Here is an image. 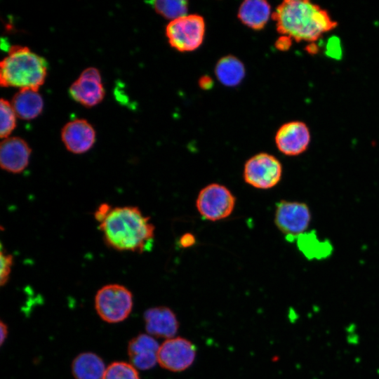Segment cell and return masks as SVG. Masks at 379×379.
I'll list each match as a JSON object with an SVG mask.
<instances>
[{
    "mask_svg": "<svg viewBox=\"0 0 379 379\" xmlns=\"http://www.w3.org/2000/svg\"><path fill=\"white\" fill-rule=\"evenodd\" d=\"M0 136L5 139L9 137L15 128L17 115L11 102L3 98L0 101Z\"/></svg>",
    "mask_w": 379,
    "mask_h": 379,
    "instance_id": "cell-23",
    "label": "cell"
},
{
    "mask_svg": "<svg viewBox=\"0 0 379 379\" xmlns=\"http://www.w3.org/2000/svg\"><path fill=\"white\" fill-rule=\"evenodd\" d=\"M145 329L153 337L173 338L178 329V321L171 310L165 307L149 308L144 314Z\"/></svg>",
    "mask_w": 379,
    "mask_h": 379,
    "instance_id": "cell-15",
    "label": "cell"
},
{
    "mask_svg": "<svg viewBox=\"0 0 379 379\" xmlns=\"http://www.w3.org/2000/svg\"><path fill=\"white\" fill-rule=\"evenodd\" d=\"M111 208L112 206L108 204L103 203L100 204L94 213L95 220L100 222L106 217Z\"/></svg>",
    "mask_w": 379,
    "mask_h": 379,
    "instance_id": "cell-27",
    "label": "cell"
},
{
    "mask_svg": "<svg viewBox=\"0 0 379 379\" xmlns=\"http://www.w3.org/2000/svg\"><path fill=\"white\" fill-rule=\"evenodd\" d=\"M307 51L310 53L315 54L318 51L317 46L314 43H310L307 47Z\"/></svg>",
    "mask_w": 379,
    "mask_h": 379,
    "instance_id": "cell-31",
    "label": "cell"
},
{
    "mask_svg": "<svg viewBox=\"0 0 379 379\" xmlns=\"http://www.w3.org/2000/svg\"><path fill=\"white\" fill-rule=\"evenodd\" d=\"M277 31L296 41L314 43L337 23L319 5L305 0H286L272 14Z\"/></svg>",
    "mask_w": 379,
    "mask_h": 379,
    "instance_id": "cell-2",
    "label": "cell"
},
{
    "mask_svg": "<svg viewBox=\"0 0 379 379\" xmlns=\"http://www.w3.org/2000/svg\"><path fill=\"white\" fill-rule=\"evenodd\" d=\"M11 105L18 117L31 120L42 112L44 100L39 91L22 88L13 97Z\"/></svg>",
    "mask_w": 379,
    "mask_h": 379,
    "instance_id": "cell-17",
    "label": "cell"
},
{
    "mask_svg": "<svg viewBox=\"0 0 379 379\" xmlns=\"http://www.w3.org/2000/svg\"><path fill=\"white\" fill-rule=\"evenodd\" d=\"M0 329H1V345H2L5 340L6 339L7 335H8V326L3 321H1L0 324Z\"/></svg>",
    "mask_w": 379,
    "mask_h": 379,
    "instance_id": "cell-30",
    "label": "cell"
},
{
    "mask_svg": "<svg viewBox=\"0 0 379 379\" xmlns=\"http://www.w3.org/2000/svg\"><path fill=\"white\" fill-rule=\"evenodd\" d=\"M205 21L201 15L187 14L168 22L166 36L171 47L180 52L192 51L202 44Z\"/></svg>",
    "mask_w": 379,
    "mask_h": 379,
    "instance_id": "cell-5",
    "label": "cell"
},
{
    "mask_svg": "<svg viewBox=\"0 0 379 379\" xmlns=\"http://www.w3.org/2000/svg\"><path fill=\"white\" fill-rule=\"evenodd\" d=\"M199 85L201 89L209 90L213 86V81L211 77L204 75L199 79Z\"/></svg>",
    "mask_w": 379,
    "mask_h": 379,
    "instance_id": "cell-29",
    "label": "cell"
},
{
    "mask_svg": "<svg viewBox=\"0 0 379 379\" xmlns=\"http://www.w3.org/2000/svg\"><path fill=\"white\" fill-rule=\"evenodd\" d=\"M61 139L66 149L77 154L90 150L95 144L96 133L86 119H77L67 122L61 130Z\"/></svg>",
    "mask_w": 379,
    "mask_h": 379,
    "instance_id": "cell-12",
    "label": "cell"
},
{
    "mask_svg": "<svg viewBox=\"0 0 379 379\" xmlns=\"http://www.w3.org/2000/svg\"><path fill=\"white\" fill-rule=\"evenodd\" d=\"M105 369L103 360L93 352L78 354L72 364L75 379H102Z\"/></svg>",
    "mask_w": 379,
    "mask_h": 379,
    "instance_id": "cell-18",
    "label": "cell"
},
{
    "mask_svg": "<svg viewBox=\"0 0 379 379\" xmlns=\"http://www.w3.org/2000/svg\"><path fill=\"white\" fill-rule=\"evenodd\" d=\"M32 153L28 143L20 137H8L0 145V165L11 173H20L27 167Z\"/></svg>",
    "mask_w": 379,
    "mask_h": 379,
    "instance_id": "cell-13",
    "label": "cell"
},
{
    "mask_svg": "<svg viewBox=\"0 0 379 379\" xmlns=\"http://www.w3.org/2000/svg\"><path fill=\"white\" fill-rule=\"evenodd\" d=\"M326 54L333 58L338 59L341 57L342 49L340 41L336 37L331 38L326 45Z\"/></svg>",
    "mask_w": 379,
    "mask_h": 379,
    "instance_id": "cell-25",
    "label": "cell"
},
{
    "mask_svg": "<svg viewBox=\"0 0 379 379\" xmlns=\"http://www.w3.org/2000/svg\"><path fill=\"white\" fill-rule=\"evenodd\" d=\"M310 132L307 125L299 121L283 124L275 135L277 149L287 156H297L307 150L310 142Z\"/></svg>",
    "mask_w": 379,
    "mask_h": 379,
    "instance_id": "cell-11",
    "label": "cell"
},
{
    "mask_svg": "<svg viewBox=\"0 0 379 379\" xmlns=\"http://www.w3.org/2000/svg\"><path fill=\"white\" fill-rule=\"evenodd\" d=\"M293 39L286 35H281L275 42V47L280 51H287L292 45Z\"/></svg>",
    "mask_w": 379,
    "mask_h": 379,
    "instance_id": "cell-26",
    "label": "cell"
},
{
    "mask_svg": "<svg viewBox=\"0 0 379 379\" xmlns=\"http://www.w3.org/2000/svg\"><path fill=\"white\" fill-rule=\"evenodd\" d=\"M196 357L195 346L182 337L165 340L157 353V363L164 369L179 372L187 369Z\"/></svg>",
    "mask_w": 379,
    "mask_h": 379,
    "instance_id": "cell-9",
    "label": "cell"
},
{
    "mask_svg": "<svg viewBox=\"0 0 379 379\" xmlns=\"http://www.w3.org/2000/svg\"><path fill=\"white\" fill-rule=\"evenodd\" d=\"M195 241L196 239L193 234L186 233L180 237L179 242L181 247L187 248L194 245Z\"/></svg>",
    "mask_w": 379,
    "mask_h": 379,
    "instance_id": "cell-28",
    "label": "cell"
},
{
    "mask_svg": "<svg viewBox=\"0 0 379 379\" xmlns=\"http://www.w3.org/2000/svg\"><path fill=\"white\" fill-rule=\"evenodd\" d=\"M1 272H0V284L1 286H4L8 281L11 272V268L13 264V258L12 255L5 253L1 248Z\"/></svg>",
    "mask_w": 379,
    "mask_h": 379,
    "instance_id": "cell-24",
    "label": "cell"
},
{
    "mask_svg": "<svg viewBox=\"0 0 379 379\" xmlns=\"http://www.w3.org/2000/svg\"><path fill=\"white\" fill-rule=\"evenodd\" d=\"M70 97L84 107H91L103 100L105 91L99 70L88 67L69 88Z\"/></svg>",
    "mask_w": 379,
    "mask_h": 379,
    "instance_id": "cell-10",
    "label": "cell"
},
{
    "mask_svg": "<svg viewBox=\"0 0 379 379\" xmlns=\"http://www.w3.org/2000/svg\"><path fill=\"white\" fill-rule=\"evenodd\" d=\"M150 4L156 12L171 21L187 15V1L184 0H157Z\"/></svg>",
    "mask_w": 379,
    "mask_h": 379,
    "instance_id": "cell-21",
    "label": "cell"
},
{
    "mask_svg": "<svg viewBox=\"0 0 379 379\" xmlns=\"http://www.w3.org/2000/svg\"><path fill=\"white\" fill-rule=\"evenodd\" d=\"M244 179L249 185L261 190L276 186L282 176V166L274 156L257 154L247 160L244 168Z\"/></svg>",
    "mask_w": 379,
    "mask_h": 379,
    "instance_id": "cell-8",
    "label": "cell"
},
{
    "mask_svg": "<svg viewBox=\"0 0 379 379\" xmlns=\"http://www.w3.org/2000/svg\"><path fill=\"white\" fill-rule=\"evenodd\" d=\"M102 379H140V376L131 363L114 361L106 368Z\"/></svg>",
    "mask_w": 379,
    "mask_h": 379,
    "instance_id": "cell-22",
    "label": "cell"
},
{
    "mask_svg": "<svg viewBox=\"0 0 379 379\" xmlns=\"http://www.w3.org/2000/svg\"><path fill=\"white\" fill-rule=\"evenodd\" d=\"M215 76L221 84L235 86L241 83L245 75L244 64L233 55L221 58L215 68Z\"/></svg>",
    "mask_w": 379,
    "mask_h": 379,
    "instance_id": "cell-19",
    "label": "cell"
},
{
    "mask_svg": "<svg viewBox=\"0 0 379 379\" xmlns=\"http://www.w3.org/2000/svg\"><path fill=\"white\" fill-rule=\"evenodd\" d=\"M235 203V197L228 188L220 184L212 183L199 192L196 206L204 218L217 221L230 215Z\"/></svg>",
    "mask_w": 379,
    "mask_h": 379,
    "instance_id": "cell-6",
    "label": "cell"
},
{
    "mask_svg": "<svg viewBox=\"0 0 379 379\" xmlns=\"http://www.w3.org/2000/svg\"><path fill=\"white\" fill-rule=\"evenodd\" d=\"M271 15V6L265 0H246L240 5L237 16L246 26L255 30L264 28Z\"/></svg>",
    "mask_w": 379,
    "mask_h": 379,
    "instance_id": "cell-16",
    "label": "cell"
},
{
    "mask_svg": "<svg viewBox=\"0 0 379 379\" xmlns=\"http://www.w3.org/2000/svg\"><path fill=\"white\" fill-rule=\"evenodd\" d=\"M159 345L149 334H139L132 338L128 345V354L131 364L137 369L148 370L157 363Z\"/></svg>",
    "mask_w": 379,
    "mask_h": 379,
    "instance_id": "cell-14",
    "label": "cell"
},
{
    "mask_svg": "<svg viewBox=\"0 0 379 379\" xmlns=\"http://www.w3.org/2000/svg\"><path fill=\"white\" fill-rule=\"evenodd\" d=\"M133 295L124 286L111 284L100 288L95 297V307L99 317L110 324L125 320L133 308Z\"/></svg>",
    "mask_w": 379,
    "mask_h": 379,
    "instance_id": "cell-4",
    "label": "cell"
},
{
    "mask_svg": "<svg viewBox=\"0 0 379 379\" xmlns=\"http://www.w3.org/2000/svg\"><path fill=\"white\" fill-rule=\"evenodd\" d=\"M48 63L28 47L14 45L0 63V84L39 91L46 80Z\"/></svg>",
    "mask_w": 379,
    "mask_h": 379,
    "instance_id": "cell-3",
    "label": "cell"
},
{
    "mask_svg": "<svg viewBox=\"0 0 379 379\" xmlns=\"http://www.w3.org/2000/svg\"><path fill=\"white\" fill-rule=\"evenodd\" d=\"M99 228L106 244L117 251L142 253L154 243V226L136 206L112 207Z\"/></svg>",
    "mask_w": 379,
    "mask_h": 379,
    "instance_id": "cell-1",
    "label": "cell"
},
{
    "mask_svg": "<svg viewBox=\"0 0 379 379\" xmlns=\"http://www.w3.org/2000/svg\"><path fill=\"white\" fill-rule=\"evenodd\" d=\"M311 220V211L305 203L281 200L276 205L275 225L289 241L306 232Z\"/></svg>",
    "mask_w": 379,
    "mask_h": 379,
    "instance_id": "cell-7",
    "label": "cell"
},
{
    "mask_svg": "<svg viewBox=\"0 0 379 379\" xmlns=\"http://www.w3.org/2000/svg\"><path fill=\"white\" fill-rule=\"evenodd\" d=\"M298 249L308 259L325 258L332 251L329 241L320 240L314 232H305L299 235L296 239Z\"/></svg>",
    "mask_w": 379,
    "mask_h": 379,
    "instance_id": "cell-20",
    "label": "cell"
}]
</instances>
